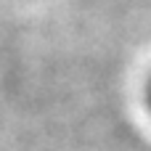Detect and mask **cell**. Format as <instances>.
Instances as JSON below:
<instances>
[{
	"label": "cell",
	"mask_w": 151,
	"mask_h": 151,
	"mask_svg": "<svg viewBox=\"0 0 151 151\" xmlns=\"http://www.w3.org/2000/svg\"><path fill=\"white\" fill-rule=\"evenodd\" d=\"M146 109H149V114H151V77H149V82H146Z\"/></svg>",
	"instance_id": "1"
}]
</instances>
